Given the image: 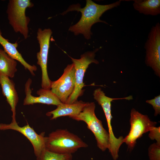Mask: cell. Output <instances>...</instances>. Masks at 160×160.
<instances>
[{"instance_id": "8", "label": "cell", "mask_w": 160, "mask_h": 160, "mask_svg": "<svg viewBox=\"0 0 160 160\" xmlns=\"http://www.w3.org/2000/svg\"><path fill=\"white\" fill-rule=\"evenodd\" d=\"M52 32L50 28L42 29L39 28L36 38L40 47V51L36 54L37 64L41 70L42 88L50 89L52 81L49 79L47 71V63L50 40Z\"/></svg>"}, {"instance_id": "15", "label": "cell", "mask_w": 160, "mask_h": 160, "mask_svg": "<svg viewBox=\"0 0 160 160\" xmlns=\"http://www.w3.org/2000/svg\"><path fill=\"white\" fill-rule=\"evenodd\" d=\"M0 44L3 47L4 50L9 55L20 62L25 69H28L32 75H35L34 72L37 70L36 66L34 65H31L29 64L24 60L21 54L17 49L18 44L16 42L14 43H10L7 39H5L2 36L0 29Z\"/></svg>"}, {"instance_id": "17", "label": "cell", "mask_w": 160, "mask_h": 160, "mask_svg": "<svg viewBox=\"0 0 160 160\" xmlns=\"http://www.w3.org/2000/svg\"><path fill=\"white\" fill-rule=\"evenodd\" d=\"M17 62L1 49L0 54V73L9 78L14 77L17 71Z\"/></svg>"}, {"instance_id": "11", "label": "cell", "mask_w": 160, "mask_h": 160, "mask_svg": "<svg viewBox=\"0 0 160 160\" xmlns=\"http://www.w3.org/2000/svg\"><path fill=\"white\" fill-rule=\"evenodd\" d=\"M11 129L17 131L25 137L32 144L35 155L36 158L46 149V137L44 132L38 134L33 129L27 124L23 127H20L16 121H12L9 124L0 123V130Z\"/></svg>"}, {"instance_id": "19", "label": "cell", "mask_w": 160, "mask_h": 160, "mask_svg": "<svg viewBox=\"0 0 160 160\" xmlns=\"http://www.w3.org/2000/svg\"><path fill=\"white\" fill-rule=\"evenodd\" d=\"M148 155L150 160H160V143L151 144L148 149Z\"/></svg>"}, {"instance_id": "2", "label": "cell", "mask_w": 160, "mask_h": 160, "mask_svg": "<svg viewBox=\"0 0 160 160\" xmlns=\"http://www.w3.org/2000/svg\"><path fill=\"white\" fill-rule=\"evenodd\" d=\"M88 145L77 135L66 129H58L46 137V149L62 154H72Z\"/></svg>"}, {"instance_id": "10", "label": "cell", "mask_w": 160, "mask_h": 160, "mask_svg": "<svg viewBox=\"0 0 160 160\" xmlns=\"http://www.w3.org/2000/svg\"><path fill=\"white\" fill-rule=\"evenodd\" d=\"M75 70L73 63L65 68L61 76L52 81L50 90L63 103H65L72 93L75 84Z\"/></svg>"}, {"instance_id": "14", "label": "cell", "mask_w": 160, "mask_h": 160, "mask_svg": "<svg viewBox=\"0 0 160 160\" xmlns=\"http://www.w3.org/2000/svg\"><path fill=\"white\" fill-rule=\"evenodd\" d=\"M88 103L81 100H77L72 104L62 103L57 106L55 109L47 112L46 115L48 116H52L51 120L61 116L76 115L82 111Z\"/></svg>"}, {"instance_id": "21", "label": "cell", "mask_w": 160, "mask_h": 160, "mask_svg": "<svg viewBox=\"0 0 160 160\" xmlns=\"http://www.w3.org/2000/svg\"><path fill=\"white\" fill-rule=\"evenodd\" d=\"M149 132L148 136L150 139L155 140L157 143H160V127H154Z\"/></svg>"}, {"instance_id": "20", "label": "cell", "mask_w": 160, "mask_h": 160, "mask_svg": "<svg viewBox=\"0 0 160 160\" xmlns=\"http://www.w3.org/2000/svg\"><path fill=\"white\" fill-rule=\"evenodd\" d=\"M146 102L151 105L155 111L154 115L157 116L160 113V95H159L150 100H147Z\"/></svg>"}, {"instance_id": "22", "label": "cell", "mask_w": 160, "mask_h": 160, "mask_svg": "<svg viewBox=\"0 0 160 160\" xmlns=\"http://www.w3.org/2000/svg\"><path fill=\"white\" fill-rule=\"evenodd\" d=\"M0 49H1L0 48Z\"/></svg>"}, {"instance_id": "3", "label": "cell", "mask_w": 160, "mask_h": 160, "mask_svg": "<svg viewBox=\"0 0 160 160\" xmlns=\"http://www.w3.org/2000/svg\"><path fill=\"white\" fill-rule=\"evenodd\" d=\"M95 108L94 102L88 103L79 114L69 117L77 121L85 122L87 128L94 135L97 146L102 151H104L109 147V134L103 127L102 121L96 116Z\"/></svg>"}, {"instance_id": "7", "label": "cell", "mask_w": 160, "mask_h": 160, "mask_svg": "<svg viewBox=\"0 0 160 160\" xmlns=\"http://www.w3.org/2000/svg\"><path fill=\"white\" fill-rule=\"evenodd\" d=\"M130 122V131L124 138L123 142L127 145L129 150H132L135 146L137 140L156 127L157 123L151 121L147 115L141 114L133 108L131 110Z\"/></svg>"}, {"instance_id": "1", "label": "cell", "mask_w": 160, "mask_h": 160, "mask_svg": "<svg viewBox=\"0 0 160 160\" xmlns=\"http://www.w3.org/2000/svg\"><path fill=\"white\" fill-rule=\"evenodd\" d=\"M121 2V0H119L109 4L100 5L91 0H87L86 5L84 8H81L79 4H73L62 15H65L70 11L80 12L81 14V19L76 24L71 26L69 30L75 35L82 34L86 39L88 40L92 35L91 28L92 25L98 22L108 24L107 22L101 20L100 17L107 11L119 6Z\"/></svg>"}, {"instance_id": "13", "label": "cell", "mask_w": 160, "mask_h": 160, "mask_svg": "<svg viewBox=\"0 0 160 160\" xmlns=\"http://www.w3.org/2000/svg\"><path fill=\"white\" fill-rule=\"evenodd\" d=\"M0 85L4 95L10 105L12 112V121H16V108L18 97L13 81L9 78L0 73Z\"/></svg>"}, {"instance_id": "6", "label": "cell", "mask_w": 160, "mask_h": 160, "mask_svg": "<svg viewBox=\"0 0 160 160\" xmlns=\"http://www.w3.org/2000/svg\"><path fill=\"white\" fill-rule=\"evenodd\" d=\"M99 49L97 48L92 51L87 52L81 56L79 59L71 57L75 68V84L74 90L65 103L72 104L77 100L79 97L84 93L83 88L85 86L83 79L86 71L89 65L93 63H99L98 61L95 59V53Z\"/></svg>"}, {"instance_id": "5", "label": "cell", "mask_w": 160, "mask_h": 160, "mask_svg": "<svg viewBox=\"0 0 160 160\" xmlns=\"http://www.w3.org/2000/svg\"><path fill=\"white\" fill-rule=\"evenodd\" d=\"M94 99L102 107L107 121L109 134V145L108 149L114 160L119 157V149L123 143L124 137L120 136L117 138L115 136L111 124L112 116L111 113V102L114 100L120 99L119 98H112L105 95L100 88L95 90L93 94Z\"/></svg>"}, {"instance_id": "16", "label": "cell", "mask_w": 160, "mask_h": 160, "mask_svg": "<svg viewBox=\"0 0 160 160\" xmlns=\"http://www.w3.org/2000/svg\"><path fill=\"white\" fill-rule=\"evenodd\" d=\"M133 7L139 13L156 16L160 14V0H134Z\"/></svg>"}, {"instance_id": "4", "label": "cell", "mask_w": 160, "mask_h": 160, "mask_svg": "<svg viewBox=\"0 0 160 160\" xmlns=\"http://www.w3.org/2000/svg\"><path fill=\"white\" fill-rule=\"evenodd\" d=\"M34 6L30 0H10L7 13L9 23L16 33H19L25 39L28 36V25L30 18L25 14L26 10Z\"/></svg>"}, {"instance_id": "18", "label": "cell", "mask_w": 160, "mask_h": 160, "mask_svg": "<svg viewBox=\"0 0 160 160\" xmlns=\"http://www.w3.org/2000/svg\"><path fill=\"white\" fill-rule=\"evenodd\" d=\"M72 154H62L53 152L45 149L37 160H72Z\"/></svg>"}, {"instance_id": "12", "label": "cell", "mask_w": 160, "mask_h": 160, "mask_svg": "<svg viewBox=\"0 0 160 160\" xmlns=\"http://www.w3.org/2000/svg\"><path fill=\"white\" fill-rule=\"evenodd\" d=\"M32 83L31 79L29 78L25 84V92L26 96L23 101V105H27L36 103H41L58 106L62 103L57 97L50 89L43 88L39 89L37 92L39 95L35 97L31 95L30 86Z\"/></svg>"}, {"instance_id": "9", "label": "cell", "mask_w": 160, "mask_h": 160, "mask_svg": "<svg viewBox=\"0 0 160 160\" xmlns=\"http://www.w3.org/2000/svg\"><path fill=\"white\" fill-rule=\"evenodd\" d=\"M146 50L145 62L160 76V24L157 23L151 28L144 46Z\"/></svg>"}]
</instances>
